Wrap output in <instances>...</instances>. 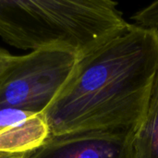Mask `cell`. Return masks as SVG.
I'll return each instance as SVG.
<instances>
[{
  "instance_id": "1",
  "label": "cell",
  "mask_w": 158,
  "mask_h": 158,
  "mask_svg": "<svg viewBox=\"0 0 158 158\" xmlns=\"http://www.w3.org/2000/svg\"><path fill=\"white\" fill-rule=\"evenodd\" d=\"M158 69V38L129 24L79 56L68 82L44 111L50 135L139 127Z\"/></svg>"
},
{
  "instance_id": "2",
  "label": "cell",
  "mask_w": 158,
  "mask_h": 158,
  "mask_svg": "<svg viewBox=\"0 0 158 158\" xmlns=\"http://www.w3.org/2000/svg\"><path fill=\"white\" fill-rule=\"evenodd\" d=\"M110 0H0V37L23 50L63 48L81 56L128 23Z\"/></svg>"
},
{
  "instance_id": "3",
  "label": "cell",
  "mask_w": 158,
  "mask_h": 158,
  "mask_svg": "<svg viewBox=\"0 0 158 158\" xmlns=\"http://www.w3.org/2000/svg\"><path fill=\"white\" fill-rule=\"evenodd\" d=\"M79 56L63 48H45L14 56L0 78V107L44 111L70 78Z\"/></svg>"
},
{
  "instance_id": "4",
  "label": "cell",
  "mask_w": 158,
  "mask_h": 158,
  "mask_svg": "<svg viewBox=\"0 0 158 158\" xmlns=\"http://www.w3.org/2000/svg\"><path fill=\"white\" fill-rule=\"evenodd\" d=\"M131 130L73 131L50 135L19 158H134Z\"/></svg>"
},
{
  "instance_id": "5",
  "label": "cell",
  "mask_w": 158,
  "mask_h": 158,
  "mask_svg": "<svg viewBox=\"0 0 158 158\" xmlns=\"http://www.w3.org/2000/svg\"><path fill=\"white\" fill-rule=\"evenodd\" d=\"M49 136L43 113L0 107V153L22 155L41 145Z\"/></svg>"
},
{
  "instance_id": "6",
  "label": "cell",
  "mask_w": 158,
  "mask_h": 158,
  "mask_svg": "<svg viewBox=\"0 0 158 158\" xmlns=\"http://www.w3.org/2000/svg\"><path fill=\"white\" fill-rule=\"evenodd\" d=\"M134 158H158V69L143 119L133 138Z\"/></svg>"
},
{
  "instance_id": "7",
  "label": "cell",
  "mask_w": 158,
  "mask_h": 158,
  "mask_svg": "<svg viewBox=\"0 0 158 158\" xmlns=\"http://www.w3.org/2000/svg\"><path fill=\"white\" fill-rule=\"evenodd\" d=\"M131 19L135 25L153 31L158 38V1L136 12Z\"/></svg>"
},
{
  "instance_id": "8",
  "label": "cell",
  "mask_w": 158,
  "mask_h": 158,
  "mask_svg": "<svg viewBox=\"0 0 158 158\" xmlns=\"http://www.w3.org/2000/svg\"><path fill=\"white\" fill-rule=\"evenodd\" d=\"M14 56H12L7 50L2 48L0 46V78L7 69L8 66L10 65Z\"/></svg>"
},
{
  "instance_id": "9",
  "label": "cell",
  "mask_w": 158,
  "mask_h": 158,
  "mask_svg": "<svg viewBox=\"0 0 158 158\" xmlns=\"http://www.w3.org/2000/svg\"><path fill=\"white\" fill-rule=\"evenodd\" d=\"M21 155H12V154H5L0 153V158H19Z\"/></svg>"
}]
</instances>
